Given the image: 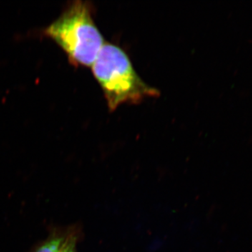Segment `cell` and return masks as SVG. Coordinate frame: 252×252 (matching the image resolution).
Segmentation results:
<instances>
[{"instance_id":"6da1fadb","label":"cell","mask_w":252,"mask_h":252,"mask_svg":"<svg viewBox=\"0 0 252 252\" xmlns=\"http://www.w3.org/2000/svg\"><path fill=\"white\" fill-rule=\"evenodd\" d=\"M91 67L111 112L123 104L140 103L160 94L141 79L125 51L115 44L104 43Z\"/></svg>"},{"instance_id":"7a4b0ae2","label":"cell","mask_w":252,"mask_h":252,"mask_svg":"<svg viewBox=\"0 0 252 252\" xmlns=\"http://www.w3.org/2000/svg\"><path fill=\"white\" fill-rule=\"evenodd\" d=\"M44 34L64 51L72 64L81 67H91L104 44L90 4L85 1L73 3L46 28Z\"/></svg>"},{"instance_id":"3957f363","label":"cell","mask_w":252,"mask_h":252,"mask_svg":"<svg viewBox=\"0 0 252 252\" xmlns=\"http://www.w3.org/2000/svg\"><path fill=\"white\" fill-rule=\"evenodd\" d=\"M66 235L67 232L54 230L45 241L39 245L34 252H60Z\"/></svg>"},{"instance_id":"277c9868","label":"cell","mask_w":252,"mask_h":252,"mask_svg":"<svg viewBox=\"0 0 252 252\" xmlns=\"http://www.w3.org/2000/svg\"><path fill=\"white\" fill-rule=\"evenodd\" d=\"M79 238V230L72 228L68 230L60 252H77V245Z\"/></svg>"}]
</instances>
